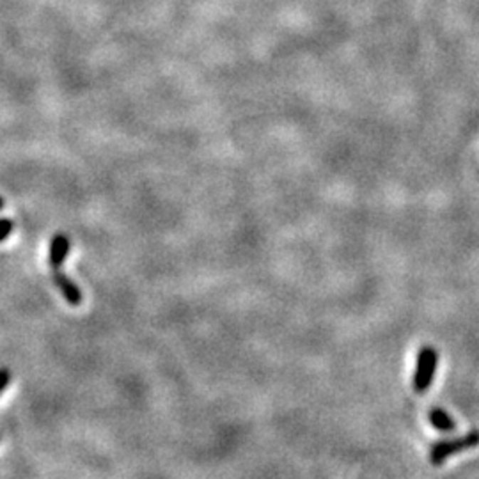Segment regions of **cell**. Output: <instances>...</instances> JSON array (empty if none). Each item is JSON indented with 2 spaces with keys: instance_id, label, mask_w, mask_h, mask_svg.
Here are the masks:
<instances>
[{
  "instance_id": "3",
  "label": "cell",
  "mask_w": 479,
  "mask_h": 479,
  "mask_svg": "<svg viewBox=\"0 0 479 479\" xmlns=\"http://www.w3.org/2000/svg\"><path fill=\"white\" fill-rule=\"evenodd\" d=\"M53 283H56V286L59 288V291L63 293V297L66 298L68 304L73 305V307H77V305L82 304L80 288H78L77 284L70 279V277L64 275L60 270H53Z\"/></svg>"
},
{
  "instance_id": "2",
  "label": "cell",
  "mask_w": 479,
  "mask_h": 479,
  "mask_svg": "<svg viewBox=\"0 0 479 479\" xmlns=\"http://www.w3.org/2000/svg\"><path fill=\"white\" fill-rule=\"evenodd\" d=\"M437 352L431 347L421 348L419 355H417V369L414 374V389L416 392L423 394L430 389V385L433 384L435 371H437Z\"/></svg>"
},
{
  "instance_id": "1",
  "label": "cell",
  "mask_w": 479,
  "mask_h": 479,
  "mask_svg": "<svg viewBox=\"0 0 479 479\" xmlns=\"http://www.w3.org/2000/svg\"><path fill=\"white\" fill-rule=\"evenodd\" d=\"M479 446V430H470L469 433L463 435V437L455 438V441H442L433 444L430 451V460L435 467L446 463V460L453 455H458V453L469 451Z\"/></svg>"
},
{
  "instance_id": "6",
  "label": "cell",
  "mask_w": 479,
  "mask_h": 479,
  "mask_svg": "<svg viewBox=\"0 0 479 479\" xmlns=\"http://www.w3.org/2000/svg\"><path fill=\"white\" fill-rule=\"evenodd\" d=\"M13 221L11 219H0V241L9 238V235L13 233Z\"/></svg>"
},
{
  "instance_id": "7",
  "label": "cell",
  "mask_w": 479,
  "mask_h": 479,
  "mask_svg": "<svg viewBox=\"0 0 479 479\" xmlns=\"http://www.w3.org/2000/svg\"><path fill=\"white\" fill-rule=\"evenodd\" d=\"M11 381V371L7 367H0V394L7 389Z\"/></svg>"
},
{
  "instance_id": "4",
  "label": "cell",
  "mask_w": 479,
  "mask_h": 479,
  "mask_svg": "<svg viewBox=\"0 0 479 479\" xmlns=\"http://www.w3.org/2000/svg\"><path fill=\"white\" fill-rule=\"evenodd\" d=\"M70 238L64 233H57L50 243V256L48 263L53 270H60V266L66 261L68 254H70Z\"/></svg>"
},
{
  "instance_id": "8",
  "label": "cell",
  "mask_w": 479,
  "mask_h": 479,
  "mask_svg": "<svg viewBox=\"0 0 479 479\" xmlns=\"http://www.w3.org/2000/svg\"><path fill=\"white\" fill-rule=\"evenodd\" d=\"M2 206H4V199H2V197H0V210H2Z\"/></svg>"
},
{
  "instance_id": "5",
  "label": "cell",
  "mask_w": 479,
  "mask_h": 479,
  "mask_svg": "<svg viewBox=\"0 0 479 479\" xmlns=\"http://www.w3.org/2000/svg\"><path fill=\"white\" fill-rule=\"evenodd\" d=\"M430 423L441 431H453V430H455V423H453L451 417H449L448 414H446L442 409H431L430 410Z\"/></svg>"
}]
</instances>
